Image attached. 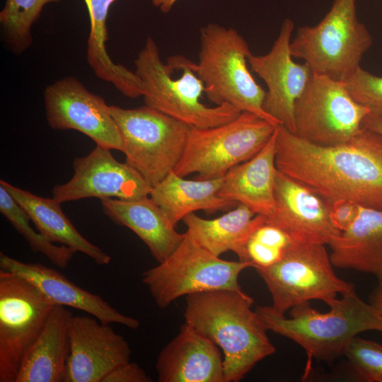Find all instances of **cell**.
I'll use <instances>...</instances> for the list:
<instances>
[{"mask_svg":"<svg viewBox=\"0 0 382 382\" xmlns=\"http://www.w3.org/2000/svg\"><path fill=\"white\" fill-rule=\"evenodd\" d=\"M275 163L279 171L330 202L347 199L382 211V135L363 127L350 140L320 146L278 125Z\"/></svg>","mask_w":382,"mask_h":382,"instance_id":"obj_1","label":"cell"},{"mask_svg":"<svg viewBox=\"0 0 382 382\" xmlns=\"http://www.w3.org/2000/svg\"><path fill=\"white\" fill-rule=\"evenodd\" d=\"M243 290H218L186 296L185 321L221 350L226 382L241 380L276 349L267 329Z\"/></svg>","mask_w":382,"mask_h":382,"instance_id":"obj_2","label":"cell"},{"mask_svg":"<svg viewBox=\"0 0 382 382\" xmlns=\"http://www.w3.org/2000/svg\"><path fill=\"white\" fill-rule=\"evenodd\" d=\"M321 313L305 302L290 309V317L272 306H257L255 311L267 329L291 340L313 359L332 362L345 356L351 341L361 332H382V315L363 301L353 288L341 294Z\"/></svg>","mask_w":382,"mask_h":382,"instance_id":"obj_3","label":"cell"},{"mask_svg":"<svg viewBox=\"0 0 382 382\" xmlns=\"http://www.w3.org/2000/svg\"><path fill=\"white\" fill-rule=\"evenodd\" d=\"M144 104L193 128H209L228 122L242 112L229 104L209 107L200 101L204 85L192 68L193 62L173 56L167 64L151 37L134 60Z\"/></svg>","mask_w":382,"mask_h":382,"instance_id":"obj_4","label":"cell"},{"mask_svg":"<svg viewBox=\"0 0 382 382\" xmlns=\"http://www.w3.org/2000/svg\"><path fill=\"white\" fill-rule=\"evenodd\" d=\"M198 62L192 68L204 85L208 100L279 125L263 109L266 91L248 69L251 52L243 37L234 28L209 23L200 28Z\"/></svg>","mask_w":382,"mask_h":382,"instance_id":"obj_5","label":"cell"},{"mask_svg":"<svg viewBox=\"0 0 382 382\" xmlns=\"http://www.w3.org/2000/svg\"><path fill=\"white\" fill-rule=\"evenodd\" d=\"M357 0H334L316 25L300 27L291 42L294 58L305 61L313 74L345 81L360 66L373 43L357 13Z\"/></svg>","mask_w":382,"mask_h":382,"instance_id":"obj_6","label":"cell"},{"mask_svg":"<svg viewBox=\"0 0 382 382\" xmlns=\"http://www.w3.org/2000/svg\"><path fill=\"white\" fill-rule=\"evenodd\" d=\"M120 132L126 163L152 187L179 163L192 129L190 125L146 105L125 109L110 105Z\"/></svg>","mask_w":382,"mask_h":382,"instance_id":"obj_7","label":"cell"},{"mask_svg":"<svg viewBox=\"0 0 382 382\" xmlns=\"http://www.w3.org/2000/svg\"><path fill=\"white\" fill-rule=\"evenodd\" d=\"M277 125L242 112L220 125L192 127L183 156L173 171L182 177L197 173L196 179L199 180L223 178L232 168L257 154Z\"/></svg>","mask_w":382,"mask_h":382,"instance_id":"obj_8","label":"cell"},{"mask_svg":"<svg viewBox=\"0 0 382 382\" xmlns=\"http://www.w3.org/2000/svg\"><path fill=\"white\" fill-rule=\"evenodd\" d=\"M249 267L252 265L248 262L215 256L186 231L180 245L165 260L143 273L142 282L156 305L165 308L177 299L192 294L242 290L238 277Z\"/></svg>","mask_w":382,"mask_h":382,"instance_id":"obj_9","label":"cell"},{"mask_svg":"<svg viewBox=\"0 0 382 382\" xmlns=\"http://www.w3.org/2000/svg\"><path fill=\"white\" fill-rule=\"evenodd\" d=\"M325 245L293 244L277 263L255 268L272 299V306L285 314L291 308L311 300L328 306L354 285L336 275Z\"/></svg>","mask_w":382,"mask_h":382,"instance_id":"obj_10","label":"cell"},{"mask_svg":"<svg viewBox=\"0 0 382 382\" xmlns=\"http://www.w3.org/2000/svg\"><path fill=\"white\" fill-rule=\"evenodd\" d=\"M370 113L353 98L343 81L313 73L295 103L294 134L320 146L341 144L361 131Z\"/></svg>","mask_w":382,"mask_h":382,"instance_id":"obj_11","label":"cell"},{"mask_svg":"<svg viewBox=\"0 0 382 382\" xmlns=\"http://www.w3.org/2000/svg\"><path fill=\"white\" fill-rule=\"evenodd\" d=\"M54 306L26 279L0 270V382H16Z\"/></svg>","mask_w":382,"mask_h":382,"instance_id":"obj_12","label":"cell"},{"mask_svg":"<svg viewBox=\"0 0 382 382\" xmlns=\"http://www.w3.org/2000/svg\"><path fill=\"white\" fill-rule=\"evenodd\" d=\"M46 119L53 129H74L110 149L123 150L122 140L110 105L89 91L76 77H63L48 85L43 94Z\"/></svg>","mask_w":382,"mask_h":382,"instance_id":"obj_13","label":"cell"},{"mask_svg":"<svg viewBox=\"0 0 382 382\" xmlns=\"http://www.w3.org/2000/svg\"><path fill=\"white\" fill-rule=\"evenodd\" d=\"M294 23L285 19L269 52L248 57L251 70L265 83L267 90L264 110L279 125L295 134L294 107L306 88L313 72L306 64L296 63L290 50Z\"/></svg>","mask_w":382,"mask_h":382,"instance_id":"obj_14","label":"cell"},{"mask_svg":"<svg viewBox=\"0 0 382 382\" xmlns=\"http://www.w3.org/2000/svg\"><path fill=\"white\" fill-rule=\"evenodd\" d=\"M110 149L97 145L73 162L74 175L55 185L52 197L60 203L96 197L135 199L150 195L151 186L127 163L117 161Z\"/></svg>","mask_w":382,"mask_h":382,"instance_id":"obj_15","label":"cell"},{"mask_svg":"<svg viewBox=\"0 0 382 382\" xmlns=\"http://www.w3.org/2000/svg\"><path fill=\"white\" fill-rule=\"evenodd\" d=\"M274 202L266 221L282 229L295 243L329 245L341 233L330 220L331 202L279 170Z\"/></svg>","mask_w":382,"mask_h":382,"instance_id":"obj_16","label":"cell"},{"mask_svg":"<svg viewBox=\"0 0 382 382\" xmlns=\"http://www.w3.org/2000/svg\"><path fill=\"white\" fill-rule=\"evenodd\" d=\"M130 355L129 343L110 324L89 316H73L63 381L102 382L114 368L129 361Z\"/></svg>","mask_w":382,"mask_h":382,"instance_id":"obj_17","label":"cell"},{"mask_svg":"<svg viewBox=\"0 0 382 382\" xmlns=\"http://www.w3.org/2000/svg\"><path fill=\"white\" fill-rule=\"evenodd\" d=\"M156 369L159 382H226L219 347L185 321L161 351Z\"/></svg>","mask_w":382,"mask_h":382,"instance_id":"obj_18","label":"cell"},{"mask_svg":"<svg viewBox=\"0 0 382 382\" xmlns=\"http://www.w3.org/2000/svg\"><path fill=\"white\" fill-rule=\"evenodd\" d=\"M0 267L28 281L54 305L81 310L105 324L118 323L131 329L139 326L138 320L119 312L101 296L78 286L54 269L39 263L23 262L2 252Z\"/></svg>","mask_w":382,"mask_h":382,"instance_id":"obj_19","label":"cell"},{"mask_svg":"<svg viewBox=\"0 0 382 382\" xmlns=\"http://www.w3.org/2000/svg\"><path fill=\"white\" fill-rule=\"evenodd\" d=\"M277 128V127H276ZM275 129L262 149L249 160L232 168L224 177L220 197L242 204L255 214L269 216L274 209L277 168Z\"/></svg>","mask_w":382,"mask_h":382,"instance_id":"obj_20","label":"cell"},{"mask_svg":"<svg viewBox=\"0 0 382 382\" xmlns=\"http://www.w3.org/2000/svg\"><path fill=\"white\" fill-rule=\"evenodd\" d=\"M105 214L132 230L148 247L157 262L165 260L180 245L184 233L176 231L161 207L150 197L135 199L101 200Z\"/></svg>","mask_w":382,"mask_h":382,"instance_id":"obj_21","label":"cell"},{"mask_svg":"<svg viewBox=\"0 0 382 382\" xmlns=\"http://www.w3.org/2000/svg\"><path fill=\"white\" fill-rule=\"evenodd\" d=\"M73 316L65 306H54L40 334L24 356L16 382L64 381Z\"/></svg>","mask_w":382,"mask_h":382,"instance_id":"obj_22","label":"cell"},{"mask_svg":"<svg viewBox=\"0 0 382 382\" xmlns=\"http://www.w3.org/2000/svg\"><path fill=\"white\" fill-rule=\"evenodd\" d=\"M329 246L334 267L371 274L382 282V211L359 206L354 222Z\"/></svg>","mask_w":382,"mask_h":382,"instance_id":"obj_23","label":"cell"},{"mask_svg":"<svg viewBox=\"0 0 382 382\" xmlns=\"http://www.w3.org/2000/svg\"><path fill=\"white\" fill-rule=\"evenodd\" d=\"M2 185L24 209L37 231L47 240L81 252L99 265L110 262L111 257L84 238L63 212L59 202L40 197L1 180Z\"/></svg>","mask_w":382,"mask_h":382,"instance_id":"obj_24","label":"cell"},{"mask_svg":"<svg viewBox=\"0 0 382 382\" xmlns=\"http://www.w3.org/2000/svg\"><path fill=\"white\" fill-rule=\"evenodd\" d=\"M187 232L202 247L215 256L227 251L235 253L244 262L247 242L265 216L255 214L246 206H238L213 219H205L194 213L184 217Z\"/></svg>","mask_w":382,"mask_h":382,"instance_id":"obj_25","label":"cell"},{"mask_svg":"<svg viewBox=\"0 0 382 382\" xmlns=\"http://www.w3.org/2000/svg\"><path fill=\"white\" fill-rule=\"evenodd\" d=\"M223 181L224 177L187 180L173 170L151 187L149 196L175 226L178 221L195 211L212 214L232 207L234 202L219 195Z\"/></svg>","mask_w":382,"mask_h":382,"instance_id":"obj_26","label":"cell"},{"mask_svg":"<svg viewBox=\"0 0 382 382\" xmlns=\"http://www.w3.org/2000/svg\"><path fill=\"white\" fill-rule=\"evenodd\" d=\"M115 1L84 0L90 19L87 62L97 77L111 83L124 96L136 98L143 96L140 79L134 71L114 63L106 50L107 17L110 6Z\"/></svg>","mask_w":382,"mask_h":382,"instance_id":"obj_27","label":"cell"},{"mask_svg":"<svg viewBox=\"0 0 382 382\" xmlns=\"http://www.w3.org/2000/svg\"><path fill=\"white\" fill-rule=\"evenodd\" d=\"M62 0H6L0 12L1 38L13 54L25 52L33 43L32 28L44 6Z\"/></svg>","mask_w":382,"mask_h":382,"instance_id":"obj_28","label":"cell"},{"mask_svg":"<svg viewBox=\"0 0 382 382\" xmlns=\"http://www.w3.org/2000/svg\"><path fill=\"white\" fill-rule=\"evenodd\" d=\"M0 212L26 241L32 250L42 253L52 264L62 269L68 265L76 251L50 241L41 233L35 231L30 224L31 220L27 213L1 185Z\"/></svg>","mask_w":382,"mask_h":382,"instance_id":"obj_29","label":"cell"},{"mask_svg":"<svg viewBox=\"0 0 382 382\" xmlns=\"http://www.w3.org/2000/svg\"><path fill=\"white\" fill-rule=\"evenodd\" d=\"M294 243L285 231L265 219L249 238L244 262L255 269L270 267L278 262Z\"/></svg>","mask_w":382,"mask_h":382,"instance_id":"obj_30","label":"cell"},{"mask_svg":"<svg viewBox=\"0 0 382 382\" xmlns=\"http://www.w3.org/2000/svg\"><path fill=\"white\" fill-rule=\"evenodd\" d=\"M345 356L356 378L366 382H382V345L375 341L355 337Z\"/></svg>","mask_w":382,"mask_h":382,"instance_id":"obj_31","label":"cell"},{"mask_svg":"<svg viewBox=\"0 0 382 382\" xmlns=\"http://www.w3.org/2000/svg\"><path fill=\"white\" fill-rule=\"evenodd\" d=\"M343 82L356 101L366 106L371 114L382 117V76L360 66Z\"/></svg>","mask_w":382,"mask_h":382,"instance_id":"obj_32","label":"cell"},{"mask_svg":"<svg viewBox=\"0 0 382 382\" xmlns=\"http://www.w3.org/2000/svg\"><path fill=\"white\" fill-rule=\"evenodd\" d=\"M359 205L347 199L331 202L330 217L334 227L340 232L347 230L355 220Z\"/></svg>","mask_w":382,"mask_h":382,"instance_id":"obj_33","label":"cell"},{"mask_svg":"<svg viewBox=\"0 0 382 382\" xmlns=\"http://www.w3.org/2000/svg\"><path fill=\"white\" fill-rule=\"evenodd\" d=\"M151 378L143 369L129 361L121 364L110 371L102 382H150Z\"/></svg>","mask_w":382,"mask_h":382,"instance_id":"obj_34","label":"cell"},{"mask_svg":"<svg viewBox=\"0 0 382 382\" xmlns=\"http://www.w3.org/2000/svg\"><path fill=\"white\" fill-rule=\"evenodd\" d=\"M362 127L382 135V117L370 113L364 118Z\"/></svg>","mask_w":382,"mask_h":382,"instance_id":"obj_35","label":"cell"},{"mask_svg":"<svg viewBox=\"0 0 382 382\" xmlns=\"http://www.w3.org/2000/svg\"><path fill=\"white\" fill-rule=\"evenodd\" d=\"M378 282V285L370 295L369 303L382 315V282Z\"/></svg>","mask_w":382,"mask_h":382,"instance_id":"obj_36","label":"cell"},{"mask_svg":"<svg viewBox=\"0 0 382 382\" xmlns=\"http://www.w3.org/2000/svg\"><path fill=\"white\" fill-rule=\"evenodd\" d=\"M178 0H151L152 4L163 13L169 12Z\"/></svg>","mask_w":382,"mask_h":382,"instance_id":"obj_37","label":"cell"}]
</instances>
